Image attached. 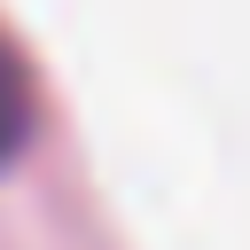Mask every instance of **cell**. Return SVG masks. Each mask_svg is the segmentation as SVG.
Here are the masks:
<instances>
[{
  "instance_id": "6da1fadb",
  "label": "cell",
  "mask_w": 250,
  "mask_h": 250,
  "mask_svg": "<svg viewBox=\"0 0 250 250\" xmlns=\"http://www.w3.org/2000/svg\"><path fill=\"white\" fill-rule=\"evenodd\" d=\"M23 141H31V70H23L16 39L0 31V172L23 156Z\"/></svg>"
}]
</instances>
